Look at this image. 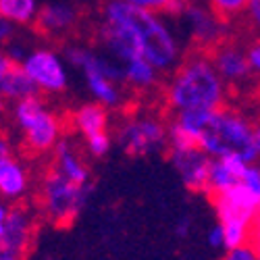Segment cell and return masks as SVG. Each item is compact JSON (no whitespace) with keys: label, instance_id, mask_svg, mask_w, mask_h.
Returning <instances> with one entry per match:
<instances>
[{"label":"cell","instance_id":"3","mask_svg":"<svg viewBox=\"0 0 260 260\" xmlns=\"http://www.w3.org/2000/svg\"><path fill=\"white\" fill-rule=\"evenodd\" d=\"M62 54L71 64V69L83 75L85 90L90 98L108 111H115L125 104V81L123 67L102 48L83 44V42H67Z\"/></svg>","mask_w":260,"mask_h":260},{"label":"cell","instance_id":"32","mask_svg":"<svg viewBox=\"0 0 260 260\" xmlns=\"http://www.w3.org/2000/svg\"><path fill=\"white\" fill-rule=\"evenodd\" d=\"M73 3H77V5H90V7H94V5H104V3H108V0H73Z\"/></svg>","mask_w":260,"mask_h":260},{"label":"cell","instance_id":"16","mask_svg":"<svg viewBox=\"0 0 260 260\" xmlns=\"http://www.w3.org/2000/svg\"><path fill=\"white\" fill-rule=\"evenodd\" d=\"M38 88L31 77L21 67V62H15L7 54L0 56V96L5 102H19L31 96H38Z\"/></svg>","mask_w":260,"mask_h":260},{"label":"cell","instance_id":"21","mask_svg":"<svg viewBox=\"0 0 260 260\" xmlns=\"http://www.w3.org/2000/svg\"><path fill=\"white\" fill-rule=\"evenodd\" d=\"M40 9L38 0H0V17L13 21L17 27L36 25Z\"/></svg>","mask_w":260,"mask_h":260},{"label":"cell","instance_id":"29","mask_svg":"<svg viewBox=\"0 0 260 260\" xmlns=\"http://www.w3.org/2000/svg\"><path fill=\"white\" fill-rule=\"evenodd\" d=\"M17 38V25L9 19H3L0 17V40H3V46L9 44L11 40Z\"/></svg>","mask_w":260,"mask_h":260},{"label":"cell","instance_id":"7","mask_svg":"<svg viewBox=\"0 0 260 260\" xmlns=\"http://www.w3.org/2000/svg\"><path fill=\"white\" fill-rule=\"evenodd\" d=\"M175 23L183 40L200 52H212L225 44L229 36V19L214 11L208 0H183L175 15Z\"/></svg>","mask_w":260,"mask_h":260},{"label":"cell","instance_id":"33","mask_svg":"<svg viewBox=\"0 0 260 260\" xmlns=\"http://www.w3.org/2000/svg\"><path fill=\"white\" fill-rule=\"evenodd\" d=\"M254 140H256V150L260 156V123H256V127H254Z\"/></svg>","mask_w":260,"mask_h":260},{"label":"cell","instance_id":"1","mask_svg":"<svg viewBox=\"0 0 260 260\" xmlns=\"http://www.w3.org/2000/svg\"><path fill=\"white\" fill-rule=\"evenodd\" d=\"M98 46L115 60L144 56L160 73L175 71L183 60V36L167 15L140 9L125 0L102 5L96 27Z\"/></svg>","mask_w":260,"mask_h":260},{"label":"cell","instance_id":"14","mask_svg":"<svg viewBox=\"0 0 260 260\" xmlns=\"http://www.w3.org/2000/svg\"><path fill=\"white\" fill-rule=\"evenodd\" d=\"M214 113V111H212ZM210 111L177 113L169 123V150H183L200 146V138L212 119Z\"/></svg>","mask_w":260,"mask_h":260},{"label":"cell","instance_id":"27","mask_svg":"<svg viewBox=\"0 0 260 260\" xmlns=\"http://www.w3.org/2000/svg\"><path fill=\"white\" fill-rule=\"evenodd\" d=\"M206 242H208V246H210L212 250H225V231H223V227H221L219 223L212 225V227L208 229Z\"/></svg>","mask_w":260,"mask_h":260},{"label":"cell","instance_id":"24","mask_svg":"<svg viewBox=\"0 0 260 260\" xmlns=\"http://www.w3.org/2000/svg\"><path fill=\"white\" fill-rule=\"evenodd\" d=\"M212 5L214 11H219L225 19H233V17H240L248 11L250 0H208Z\"/></svg>","mask_w":260,"mask_h":260},{"label":"cell","instance_id":"31","mask_svg":"<svg viewBox=\"0 0 260 260\" xmlns=\"http://www.w3.org/2000/svg\"><path fill=\"white\" fill-rule=\"evenodd\" d=\"M191 227H193L191 219L189 216H183V219H179V223L175 225V235L181 237V240H185V237L191 233Z\"/></svg>","mask_w":260,"mask_h":260},{"label":"cell","instance_id":"15","mask_svg":"<svg viewBox=\"0 0 260 260\" xmlns=\"http://www.w3.org/2000/svg\"><path fill=\"white\" fill-rule=\"evenodd\" d=\"M31 191V173L19 156H0V196L7 202H21Z\"/></svg>","mask_w":260,"mask_h":260},{"label":"cell","instance_id":"23","mask_svg":"<svg viewBox=\"0 0 260 260\" xmlns=\"http://www.w3.org/2000/svg\"><path fill=\"white\" fill-rule=\"evenodd\" d=\"M83 144H85V152H88L92 158H104L113 148V138L106 132V134H98V136L83 140Z\"/></svg>","mask_w":260,"mask_h":260},{"label":"cell","instance_id":"25","mask_svg":"<svg viewBox=\"0 0 260 260\" xmlns=\"http://www.w3.org/2000/svg\"><path fill=\"white\" fill-rule=\"evenodd\" d=\"M221 260H260V256H258V248L250 242V244H244V246L225 250Z\"/></svg>","mask_w":260,"mask_h":260},{"label":"cell","instance_id":"18","mask_svg":"<svg viewBox=\"0 0 260 260\" xmlns=\"http://www.w3.org/2000/svg\"><path fill=\"white\" fill-rule=\"evenodd\" d=\"M248 165L250 162L242 156L212 158L210 173H208V193L210 196H219V193H225L237 183H242Z\"/></svg>","mask_w":260,"mask_h":260},{"label":"cell","instance_id":"13","mask_svg":"<svg viewBox=\"0 0 260 260\" xmlns=\"http://www.w3.org/2000/svg\"><path fill=\"white\" fill-rule=\"evenodd\" d=\"M210 56L216 71H219V75L225 79L227 85L240 88V85H246L254 75L250 67V58H248V48L240 44L225 42L219 48H214Z\"/></svg>","mask_w":260,"mask_h":260},{"label":"cell","instance_id":"17","mask_svg":"<svg viewBox=\"0 0 260 260\" xmlns=\"http://www.w3.org/2000/svg\"><path fill=\"white\" fill-rule=\"evenodd\" d=\"M52 167L64 175L67 179L81 183V185H90L92 183V173L88 162L83 160L79 148L73 144V140L62 138L58 142V146L54 148V158H52Z\"/></svg>","mask_w":260,"mask_h":260},{"label":"cell","instance_id":"26","mask_svg":"<svg viewBox=\"0 0 260 260\" xmlns=\"http://www.w3.org/2000/svg\"><path fill=\"white\" fill-rule=\"evenodd\" d=\"M29 48H31V46H27L25 42H19V40L15 38V40L9 42V44H5L3 54H7L9 58H13L15 62H23V58H25L27 52H29Z\"/></svg>","mask_w":260,"mask_h":260},{"label":"cell","instance_id":"5","mask_svg":"<svg viewBox=\"0 0 260 260\" xmlns=\"http://www.w3.org/2000/svg\"><path fill=\"white\" fill-rule=\"evenodd\" d=\"M254 127L246 115L233 108H219L212 113L206 132L200 138V148L210 158L242 156L254 162L258 156Z\"/></svg>","mask_w":260,"mask_h":260},{"label":"cell","instance_id":"4","mask_svg":"<svg viewBox=\"0 0 260 260\" xmlns=\"http://www.w3.org/2000/svg\"><path fill=\"white\" fill-rule=\"evenodd\" d=\"M9 119L29 154L42 156L54 152L62 140V119L40 94L13 102Z\"/></svg>","mask_w":260,"mask_h":260},{"label":"cell","instance_id":"11","mask_svg":"<svg viewBox=\"0 0 260 260\" xmlns=\"http://www.w3.org/2000/svg\"><path fill=\"white\" fill-rule=\"evenodd\" d=\"M169 160L179 175L181 183L193 193H208V173L212 158L200 146L169 150Z\"/></svg>","mask_w":260,"mask_h":260},{"label":"cell","instance_id":"9","mask_svg":"<svg viewBox=\"0 0 260 260\" xmlns=\"http://www.w3.org/2000/svg\"><path fill=\"white\" fill-rule=\"evenodd\" d=\"M36 233V212L21 202H0V260H25Z\"/></svg>","mask_w":260,"mask_h":260},{"label":"cell","instance_id":"22","mask_svg":"<svg viewBox=\"0 0 260 260\" xmlns=\"http://www.w3.org/2000/svg\"><path fill=\"white\" fill-rule=\"evenodd\" d=\"M125 3L140 7V9H148V11H156V13H162V15L175 17L177 11L183 5V0H125Z\"/></svg>","mask_w":260,"mask_h":260},{"label":"cell","instance_id":"19","mask_svg":"<svg viewBox=\"0 0 260 260\" xmlns=\"http://www.w3.org/2000/svg\"><path fill=\"white\" fill-rule=\"evenodd\" d=\"M71 125L75 129V134H79L83 140H88L98 134H106L108 125H111V115L108 108L98 104V102H83L79 104L73 115H71Z\"/></svg>","mask_w":260,"mask_h":260},{"label":"cell","instance_id":"30","mask_svg":"<svg viewBox=\"0 0 260 260\" xmlns=\"http://www.w3.org/2000/svg\"><path fill=\"white\" fill-rule=\"evenodd\" d=\"M248 58H250L252 73L260 77V42H254V44L248 46Z\"/></svg>","mask_w":260,"mask_h":260},{"label":"cell","instance_id":"8","mask_svg":"<svg viewBox=\"0 0 260 260\" xmlns=\"http://www.w3.org/2000/svg\"><path fill=\"white\" fill-rule=\"evenodd\" d=\"M117 146L129 156H152L169 148V123L152 113L127 115L115 132Z\"/></svg>","mask_w":260,"mask_h":260},{"label":"cell","instance_id":"12","mask_svg":"<svg viewBox=\"0 0 260 260\" xmlns=\"http://www.w3.org/2000/svg\"><path fill=\"white\" fill-rule=\"evenodd\" d=\"M79 21L81 11L77 3H73V0H50V3L42 5L36 27L42 36L62 40L79 27Z\"/></svg>","mask_w":260,"mask_h":260},{"label":"cell","instance_id":"28","mask_svg":"<svg viewBox=\"0 0 260 260\" xmlns=\"http://www.w3.org/2000/svg\"><path fill=\"white\" fill-rule=\"evenodd\" d=\"M246 17H248V21H250L252 29L260 36V0H250L248 11H246Z\"/></svg>","mask_w":260,"mask_h":260},{"label":"cell","instance_id":"10","mask_svg":"<svg viewBox=\"0 0 260 260\" xmlns=\"http://www.w3.org/2000/svg\"><path fill=\"white\" fill-rule=\"evenodd\" d=\"M21 67L31 77L40 94L62 96L71 85V64L52 46H31Z\"/></svg>","mask_w":260,"mask_h":260},{"label":"cell","instance_id":"20","mask_svg":"<svg viewBox=\"0 0 260 260\" xmlns=\"http://www.w3.org/2000/svg\"><path fill=\"white\" fill-rule=\"evenodd\" d=\"M123 67V81L129 90L134 92H150L154 90L160 81V71L154 67L152 62H148L144 56H134L125 62H121Z\"/></svg>","mask_w":260,"mask_h":260},{"label":"cell","instance_id":"2","mask_svg":"<svg viewBox=\"0 0 260 260\" xmlns=\"http://www.w3.org/2000/svg\"><path fill=\"white\" fill-rule=\"evenodd\" d=\"M229 85L216 71L212 56L191 52L173 71L165 88V100L173 113L185 111H219L227 100Z\"/></svg>","mask_w":260,"mask_h":260},{"label":"cell","instance_id":"34","mask_svg":"<svg viewBox=\"0 0 260 260\" xmlns=\"http://www.w3.org/2000/svg\"><path fill=\"white\" fill-rule=\"evenodd\" d=\"M258 256H260V248H258Z\"/></svg>","mask_w":260,"mask_h":260},{"label":"cell","instance_id":"6","mask_svg":"<svg viewBox=\"0 0 260 260\" xmlns=\"http://www.w3.org/2000/svg\"><path fill=\"white\" fill-rule=\"evenodd\" d=\"M92 193V183L81 185L64 175L50 165L48 171L40 179L38 185V208L44 219L54 227L71 225L79 212L85 208Z\"/></svg>","mask_w":260,"mask_h":260}]
</instances>
